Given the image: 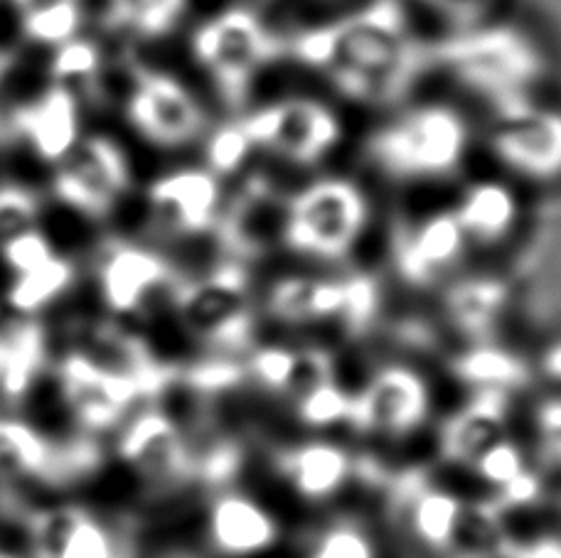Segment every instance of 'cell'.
<instances>
[{
	"mask_svg": "<svg viewBox=\"0 0 561 558\" xmlns=\"http://www.w3.org/2000/svg\"><path fill=\"white\" fill-rule=\"evenodd\" d=\"M470 252H497L507 246L523 224V197L507 177H476L458 189L448 205Z\"/></svg>",
	"mask_w": 561,
	"mask_h": 558,
	"instance_id": "d6986e66",
	"label": "cell"
},
{
	"mask_svg": "<svg viewBox=\"0 0 561 558\" xmlns=\"http://www.w3.org/2000/svg\"><path fill=\"white\" fill-rule=\"evenodd\" d=\"M10 131L25 138L43 161L57 165L82 138L79 96L62 84H49L43 96L18 108Z\"/></svg>",
	"mask_w": 561,
	"mask_h": 558,
	"instance_id": "44dd1931",
	"label": "cell"
},
{
	"mask_svg": "<svg viewBox=\"0 0 561 558\" xmlns=\"http://www.w3.org/2000/svg\"><path fill=\"white\" fill-rule=\"evenodd\" d=\"M308 558H377V551L359 526L337 524L320 536Z\"/></svg>",
	"mask_w": 561,
	"mask_h": 558,
	"instance_id": "d590c367",
	"label": "cell"
},
{
	"mask_svg": "<svg viewBox=\"0 0 561 558\" xmlns=\"http://www.w3.org/2000/svg\"><path fill=\"white\" fill-rule=\"evenodd\" d=\"M75 278V264L65 256H53L47 264L13 278L8 288V305L18 315L33 317L53 305L59 295H65L72 288Z\"/></svg>",
	"mask_w": 561,
	"mask_h": 558,
	"instance_id": "f1b7e54d",
	"label": "cell"
},
{
	"mask_svg": "<svg viewBox=\"0 0 561 558\" xmlns=\"http://www.w3.org/2000/svg\"><path fill=\"white\" fill-rule=\"evenodd\" d=\"M227 126L232 128L249 167L300 175L328 171L347 138L340 104L325 94L310 92L259 96Z\"/></svg>",
	"mask_w": 561,
	"mask_h": 558,
	"instance_id": "277c9868",
	"label": "cell"
},
{
	"mask_svg": "<svg viewBox=\"0 0 561 558\" xmlns=\"http://www.w3.org/2000/svg\"><path fill=\"white\" fill-rule=\"evenodd\" d=\"M55 167V195L94 219L112 214L134 185L131 163L106 136H82Z\"/></svg>",
	"mask_w": 561,
	"mask_h": 558,
	"instance_id": "8fae6325",
	"label": "cell"
},
{
	"mask_svg": "<svg viewBox=\"0 0 561 558\" xmlns=\"http://www.w3.org/2000/svg\"><path fill=\"white\" fill-rule=\"evenodd\" d=\"M225 193V177L213 167H180L148 187L150 222L158 232L178 239L215 234Z\"/></svg>",
	"mask_w": 561,
	"mask_h": 558,
	"instance_id": "4fadbf2b",
	"label": "cell"
},
{
	"mask_svg": "<svg viewBox=\"0 0 561 558\" xmlns=\"http://www.w3.org/2000/svg\"><path fill=\"white\" fill-rule=\"evenodd\" d=\"M118 455L144 475H163L175 461V433L163 416H136L118 438Z\"/></svg>",
	"mask_w": 561,
	"mask_h": 558,
	"instance_id": "83f0119b",
	"label": "cell"
},
{
	"mask_svg": "<svg viewBox=\"0 0 561 558\" xmlns=\"http://www.w3.org/2000/svg\"><path fill=\"white\" fill-rule=\"evenodd\" d=\"M0 256H3V261L10 271L20 276L47 264L49 258L57 254L53 244H49V239L39 232V229H30V232L10 239V242L0 246Z\"/></svg>",
	"mask_w": 561,
	"mask_h": 558,
	"instance_id": "8d00e7d4",
	"label": "cell"
},
{
	"mask_svg": "<svg viewBox=\"0 0 561 558\" xmlns=\"http://www.w3.org/2000/svg\"><path fill=\"white\" fill-rule=\"evenodd\" d=\"M313 3H337V0H313Z\"/></svg>",
	"mask_w": 561,
	"mask_h": 558,
	"instance_id": "b9f144b4",
	"label": "cell"
},
{
	"mask_svg": "<svg viewBox=\"0 0 561 558\" xmlns=\"http://www.w3.org/2000/svg\"><path fill=\"white\" fill-rule=\"evenodd\" d=\"M404 0H369L286 37V57L313 74L337 104L385 114L414 96L431 72Z\"/></svg>",
	"mask_w": 561,
	"mask_h": 558,
	"instance_id": "6da1fadb",
	"label": "cell"
},
{
	"mask_svg": "<svg viewBox=\"0 0 561 558\" xmlns=\"http://www.w3.org/2000/svg\"><path fill=\"white\" fill-rule=\"evenodd\" d=\"M207 542L225 558H256L280 542V524L264 502L247 492H225L207 510Z\"/></svg>",
	"mask_w": 561,
	"mask_h": 558,
	"instance_id": "ffe728a7",
	"label": "cell"
},
{
	"mask_svg": "<svg viewBox=\"0 0 561 558\" xmlns=\"http://www.w3.org/2000/svg\"><path fill=\"white\" fill-rule=\"evenodd\" d=\"M264 171L266 167H259L234 177L237 187L225 193L222 214L215 229L227 254L234 256L239 266L259 258L266 248H278L280 207L286 189H278Z\"/></svg>",
	"mask_w": 561,
	"mask_h": 558,
	"instance_id": "5bb4252c",
	"label": "cell"
},
{
	"mask_svg": "<svg viewBox=\"0 0 561 558\" xmlns=\"http://www.w3.org/2000/svg\"><path fill=\"white\" fill-rule=\"evenodd\" d=\"M431 72L485 108L545 96L554 59L545 39L519 20L493 15L483 23L446 30L428 45Z\"/></svg>",
	"mask_w": 561,
	"mask_h": 558,
	"instance_id": "7a4b0ae2",
	"label": "cell"
},
{
	"mask_svg": "<svg viewBox=\"0 0 561 558\" xmlns=\"http://www.w3.org/2000/svg\"><path fill=\"white\" fill-rule=\"evenodd\" d=\"M278 475L300 500L325 502L347 485L353 457L337 443L306 441L278 455Z\"/></svg>",
	"mask_w": 561,
	"mask_h": 558,
	"instance_id": "603a6c76",
	"label": "cell"
},
{
	"mask_svg": "<svg viewBox=\"0 0 561 558\" xmlns=\"http://www.w3.org/2000/svg\"><path fill=\"white\" fill-rule=\"evenodd\" d=\"M193 13V0H106L104 23L138 43L173 37Z\"/></svg>",
	"mask_w": 561,
	"mask_h": 558,
	"instance_id": "d4e9b609",
	"label": "cell"
},
{
	"mask_svg": "<svg viewBox=\"0 0 561 558\" xmlns=\"http://www.w3.org/2000/svg\"><path fill=\"white\" fill-rule=\"evenodd\" d=\"M0 69H3V59H0Z\"/></svg>",
	"mask_w": 561,
	"mask_h": 558,
	"instance_id": "7bdbcfd3",
	"label": "cell"
},
{
	"mask_svg": "<svg viewBox=\"0 0 561 558\" xmlns=\"http://www.w3.org/2000/svg\"><path fill=\"white\" fill-rule=\"evenodd\" d=\"M470 254L473 252L448 205L409 217L394 229V274L416 291L454 281L458 274H463Z\"/></svg>",
	"mask_w": 561,
	"mask_h": 558,
	"instance_id": "30bf717a",
	"label": "cell"
},
{
	"mask_svg": "<svg viewBox=\"0 0 561 558\" xmlns=\"http://www.w3.org/2000/svg\"><path fill=\"white\" fill-rule=\"evenodd\" d=\"M373 222L375 202L365 183L320 171L286 189L278 248L310 266H343L363 248Z\"/></svg>",
	"mask_w": 561,
	"mask_h": 558,
	"instance_id": "5b68a950",
	"label": "cell"
},
{
	"mask_svg": "<svg viewBox=\"0 0 561 558\" xmlns=\"http://www.w3.org/2000/svg\"><path fill=\"white\" fill-rule=\"evenodd\" d=\"M409 3L438 18L446 30H460L493 18L500 0H409Z\"/></svg>",
	"mask_w": 561,
	"mask_h": 558,
	"instance_id": "836d02e7",
	"label": "cell"
},
{
	"mask_svg": "<svg viewBox=\"0 0 561 558\" xmlns=\"http://www.w3.org/2000/svg\"><path fill=\"white\" fill-rule=\"evenodd\" d=\"M456 374L476 392H505L527 379L525 362L513 352L495 347L493 342H478L473 350L460 357Z\"/></svg>",
	"mask_w": 561,
	"mask_h": 558,
	"instance_id": "f546056e",
	"label": "cell"
},
{
	"mask_svg": "<svg viewBox=\"0 0 561 558\" xmlns=\"http://www.w3.org/2000/svg\"><path fill=\"white\" fill-rule=\"evenodd\" d=\"M190 57L217 104L239 114L254 104L264 79L286 59V37L247 3H227L190 33Z\"/></svg>",
	"mask_w": 561,
	"mask_h": 558,
	"instance_id": "8992f818",
	"label": "cell"
},
{
	"mask_svg": "<svg viewBox=\"0 0 561 558\" xmlns=\"http://www.w3.org/2000/svg\"><path fill=\"white\" fill-rule=\"evenodd\" d=\"M25 530L27 558H136L128 534L75 502L30 512Z\"/></svg>",
	"mask_w": 561,
	"mask_h": 558,
	"instance_id": "7c38bea8",
	"label": "cell"
},
{
	"mask_svg": "<svg viewBox=\"0 0 561 558\" xmlns=\"http://www.w3.org/2000/svg\"><path fill=\"white\" fill-rule=\"evenodd\" d=\"M350 398H353V394H345L343 388L320 384L316 392H310L304 398V404H300V416H304L310 426H333L337 421H347Z\"/></svg>",
	"mask_w": 561,
	"mask_h": 558,
	"instance_id": "74e56055",
	"label": "cell"
},
{
	"mask_svg": "<svg viewBox=\"0 0 561 558\" xmlns=\"http://www.w3.org/2000/svg\"><path fill=\"white\" fill-rule=\"evenodd\" d=\"M537 370L547 382L561 386V337L549 342L537 357Z\"/></svg>",
	"mask_w": 561,
	"mask_h": 558,
	"instance_id": "ab89813d",
	"label": "cell"
},
{
	"mask_svg": "<svg viewBox=\"0 0 561 558\" xmlns=\"http://www.w3.org/2000/svg\"><path fill=\"white\" fill-rule=\"evenodd\" d=\"M57 379L65 406L77 426L89 435L112 431L134 404L140 388L136 379L96 367L75 350L62 357Z\"/></svg>",
	"mask_w": 561,
	"mask_h": 558,
	"instance_id": "2e32d148",
	"label": "cell"
},
{
	"mask_svg": "<svg viewBox=\"0 0 561 558\" xmlns=\"http://www.w3.org/2000/svg\"><path fill=\"white\" fill-rule=\"evenodd\" d=\"M470 465L507 504H529L539 495V477L529 470L523 447L503 435L485 445Z\"/></svg>",
	"mask_w": 561,
	"mask_h": 558,
	"instance_id": "484cf974",
	"label": "cell"
},
{
	"mask_svg": "<svg viewBox=\"0 0 561 558\" xmlns=\"http://www.w3.org/2000/svg\"><path fill=\"white\" fill-rule=\"evenodd\" d=\"M104 72V53L96 39H89L84 35H77L69 43L55 47L53 62H49V77L53 84H62L72 89L77 94V86L84 94L94 96L99 89V77Z\"/></svg>",
	"mask_w": 561,
	"mask_h": 558,
	"instance_id": "4dcf8cb0",
	"label": "cell"
},
{
	"mask_svg": "<svg viewBox=\"0 0 561 558\" xmlns=\"http://www.w3.org/2000/svg\"><path fill=\"white\" fill-rule=\"evenodd\" d=\"M122 106L128 126L158 151H190L203 146L215 128L203 94L168 69H128Z\"/></svg>",
	"mask_w": 561,
	"mask_h": 558,
	"instance_id": "ba28073f",
	"label": "cell"
},
{
	"mask_svg": "<svg viewBox=\"0 0 561 558\" xmlns=\"http://www.w3.org/2000/svg\"><path fill=\"white\" fill-rule=\"evenodd\" d=\"M92 453L82 445L59 447L33 423L13 414H0V487L65 480L92 465Z\"/></svg>",
	"mask_w": 561,
	"mask_h": 558,
	"instance_id": "ac0fdd59",
	"label": "cell"
},
{
	"mask_svg": "<svg viewBox=\"0 0 561 558\" xmlns=\"http://www.w3.org/2000/svg\"><path fill=\"white\" fill-rule=\"evenodd\" d=\"M507 416L505 392H476L473 402L450 418L440 435L444 455L454 463H473L476 455L500 438Z\"/></svg>",
	"mask_w": 561,
	"mask_h": 558,
	"instance_id": "cb8c5ba5",
	"label": "cell"
},
{
	"mask_svg": "<svg viewBox=\"0 0 561 558\" xmlns=\"http://www.w3.org/2000/svg\"><path fill=\"white\" fill-rule=\"evenodd\" d=\"M537 453L542 461L561 470V396H547L533 414Z\"/></svg>",
	"mask_w": 561,
	"mask_h": 558,
	"instance_id": "e575fe53",
	"label": "cell"
},
{
	"mask_svg": "<svg viewBox=\"0 0 561 558\" xmlns=\"http://www.w3.org/2000/svg\"><path fill=\"white\" fill-rule=\"evenodd\" d=\"M43 212L39 197L23 185H0V246L10 239L37 229Z\"/></svg>",
	"mask_w": 561,
	"mask_h": 558,
	"instance_id": "d6a6232c",
	"label": "cell"
},
{
	"mask_svg": "<svg viewBox=\"0 0 561 558\" xmlns=\"http://www.w3.org/2000/svg\"><path fill=\"white\" fill-rule=\"evenodd\" d=\"M0 558H27V556H20L15 551H8V549H0Z\"/></svg>",
	"mask_w": 561,
	"mask_h": 558,
	"instance_id": "60d3db41",
	"label": "cell"
},
{
	"mask_svg": "<svg viewBox=\"0 0 561 558\" xmlns=\"http://www.w3.org/2000/svg\"><path fill=\"white\" fill-rule=\"evenodd\" d=\"M515 303L510 281L495 274H458L446 283V315L458 333L476 342L488 337L507 321Z\"/></svg>",
	"mask_w": 561,
	"mask_h": 558,
	"instance_id": "7402d4cb",
	"label": "cell"
},
{
	"mask_svg": "<svg viewBox=\"0 0 561 558\" xmlns=\"http://www.w3.org/2000/svg\"><path fill=\"white\" fill-rule=\"evenodd\" d=\"M434 411V392L416 367L402 362L382 364L350 398V418L359 431L404 441L428 423Z\"/></svg>",
	"mask_w": 561,
	"mask_h": 558,
	"instance_id": "9c48e42d",
	"label": "cell"
},
{
	"mask_svg": "<svg viewBox=\"0 0 561 558\" xmlns=\"http://www.w3.org/2000/svg\"><path fill=\"white\" fill-rule=\"evenodd\" d=\"M369 128L363 161L379 181L428 187L458 177L473 158L478 124L448 98H407Z\"/></svg>",
	"mask_w": 561,
	"mask_h": 558,
	"instance_id": "3957f363",
	"label": "cell"
},
{
	"mask_svg": "<svg viewBox=\"0 0 561 558\" xmlns=\"http://www.w3.org/2000/svg\"><path fill=\"white\" fill-rule=\"evenodd\" d=\"M503 558H561V536L559 534H537L529 539L505 542L500 546Z\"/></svg>",
	"mask_w": 561,
	"mask_h": 558,
	"instance_id": "f35d334b",
	"label": "cell"
},
{
	"mask_svg": "<svg viewBox=\"0 0 561 558\" xmlns=\"http://www.w3.org/2000/svg\"><path fill=\"white\" fill-rule=\"evenodd\" d=\"M96 281L106 307L118 315L146 311L160 295L173 303L180 286L173 268L153 248L116 239L96 252Z\"/></svg>",
	"mask_w": 561,
	"mask_h": 558,
	"instance_id": "9a60e30c",
	"label": "cell"
},
{
	"mask_svg": "<svg viewBox=\"0 0 561 558\" xmlns=\"http://www.w3.org/2000/svg\"><path fill=\"white\" fill-rule=\"evenodd\" d=\"M373 291L357 278H333L320 274H296L278 278L266 291V311L288 325H308L365 317Z\"/></svg>",
	"mask_w": 561,
	"mask_h": 558,
	"instance_id": "e0dca14e",
	"label": "cell"
},
{
	"mask_svg": "<svg viewBox=\"0 0 561 558\" xmlns=\"http://www.w3.org/2000/svg\"><path fill=\"white\" fill-rule=\"evenodd\" d=\"M480 148L515 185H561V106L545 96L485 108Z\"/></svg>",
	"mask_w": 561,
	"mask_h": 558,
	"instance_id": "52a82bcc",
	"label": "cell"
},
{
	"mask_svg": "<svg viewBox=\"0 0 561 558\" xmlns=\"http://www.w3.org/2000/svg\"><path fill=\"white\" fill-rule=\"evenodd\" d=\"M466 504L446 490H421L412 497L409 524L416 539L434 551H446L456 544L466 522Z\"/></svg>",
	"mask_w": 561,
	"mask_h": 558,
	"instance_id": "4316f807",
	"label": "cell"
},
{
	"mask_svg": "<svg viewBox=\"0 0 561 558\" xmlns=\"http://www.w3.org/2000/svg\"><path fill=\"white\" fill-rule=\"evenodd\" d=\"M84 20V0H67V3L23 13L20 15V27H23V35L27 39L55 49L75 39L77 35H82Z\"/></svg>",
	"mask_w": 561,
	"mask_h": 558,
	"instance_id": "1f68e13d",
	"label": "cell"
}]
</instances>
